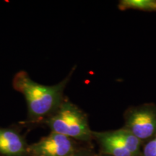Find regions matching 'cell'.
<instances>
[{
    "mask_svg": "<svg viewBox=\"0 0 156 156\" xmlns=\"http://www.w3.org/2000/svg\"><path fill=\"white\" fill-rule=\"evenodd\" d=\"M76 67L69 75L54 85H44L31 79L25 71L15 74L12 86L15 90L24 95L28 106L29 120L37 122L46 119L59 107L64 101V91L73 76Z\"/></svg>",
    "mask_w": 156,
    "mask_h": 156,
    "instance_id": "1",
    "label": "cell"
},
{
    "mask_svg": "<svg viewBox=\"0 0 156 156\" xmlns=\"http://www.w3.org/2000/svg\"><path fill=\"white\" fill-rule=\"evenodd\" d=\"M28 147L21 135L16 131L0 128V154L4 156H24Z\"/></svg>",
    "mask_w": 156,
    "mask_h": 156,
    "instance_id": "5",
    "label": "cell"
},
{
    "mask_svg": "<svg viewBox=\"0 0 156 156\" xmlns=\"http://www.w3.org/2000/svg\"><path fill=\"white\" fill-rule=\"evenodd\" d=\"M93 136L100 144L103 153L109 156H134L126 148L116 130L108 132H93Z\"/></svg>",
    "mask_w": 156,
    "mask_h": 156,
    "instance_id": "6",
    "label": "cell"
},
{
    "mask_svg": "<svg viewBox=\"0 0 156 156\" xmlns=\"http://www.w3.org/2000/svg\"><path fill=\"white\" fill-rule=\"evenodd\" d=\"M124 128L141 141L156 135V105L152 103L132 106L124 112Z\"/></svg>",
    "mask_w": 156,
    "mask_h": 156,
    "instance_id": "3",
    "label": "cell"
},
{
    "mask_svg": "<svg viewBox=\"0 0 156 156\" xmlns=\"http://www.w3.org/2000/svg\"><path fill=\"white\" fill-rule=\"evenodd\" d=\"M142 156H156V135L148 140L142 151Z\"/></svg>",
    "mask_w": 156,
    "mask_h": 156,
    "instance_id": "9",
    "label": "cell"
},
{
    "mask_svg": "<svg viewBox=\"0 0 156 156\" xmlns=\"http://www.w3.org/2000/svg\"><path fill=\"white\" fill-rule=\"evenodd\" d=\"M53 132L71 139L87 141L93 136L87 115L69 100L62 101L59 107L45 119Z\"/></svg>",
    "mask_w": 156,
    "mask_h": 156,
    "instance_id": "2",
    "label": "cell"
},
{
    "mask_svg": "<svg viewBox=\"0 0 156 156\" xmlns=\"http://www.w3.org/2000/svg\"><path fill=\"white\" fill-rule=\"evenodd\" d=\"M116 131L126 148L134 156H140L141 155V146L142 141L138 139L131 132H129L124 127L119 129H116Z\"/></svg>",
    "mask_w": 156,
    "mask_h": 156,
    "instance_id": "7",
    "label": "cell"
},
{
    "mask_svg": "<svg viewBox=\"0 0 156 156\" xmlns=\"http://www.w3.org/2000/svg\"><path fill=\"white\" fill-rule=\"evenodd\" d=\"M68 156H83L81 155V154H77V153H73V154H72V155H68Z\"/></svg>",
    "mask_w": 156,
    "mask_h": 156,
    "instance_id": "10",
    "label": "cell"
},
{
    "mask_svg": "<svg viewBox=\"0 0 156 156\" xmlns=\"http://www.w3.org/2000/svg\"><path fill=\"white\" fill-rule=\"evenodd\" d=\"M75 151L73 139L53 132L28 147V153L32 156H68Z\"/></svg>",
    "mask_w": 156,
    "mask_h": 156,
    "instance_id": "4",
    "label": "cell"
},
{
    "mask_svg": "<svg viewBox=\"0 0 156 156\" xmlns=\"http://www.w3.org/2000/svg\"><path fill=\"white\" fill-rule=\"evenodd\" d=\"M119 9L156 12V0H122L119 3Z\"/></svg>",
    "mask_w": 156,
    "mask_h": 156,
    "instance_id": "8",
    "label": "cell"
}]
</instances>
